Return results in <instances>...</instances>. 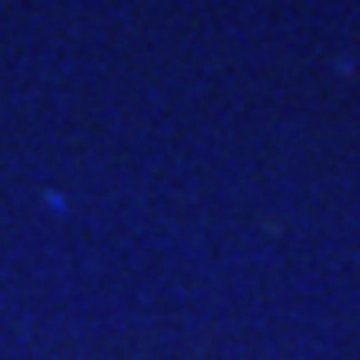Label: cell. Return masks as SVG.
Masks as SVG:
<instances>
[{"label": "cell", "mask_w": 360, "mask_h": 360, "mask_svg": "<svg viewBox=\"0 0 360 360\" xmlns=\"http://www.w3.org/2000/svg\"><path fill=\"white\" fill-rule=\"evenodd\" d=\"M44 200H49V205L56 208V212H65V200H60V193H49V196H44Z\"/></svg>", "instance_id": "cell-1"}]
</instances>
